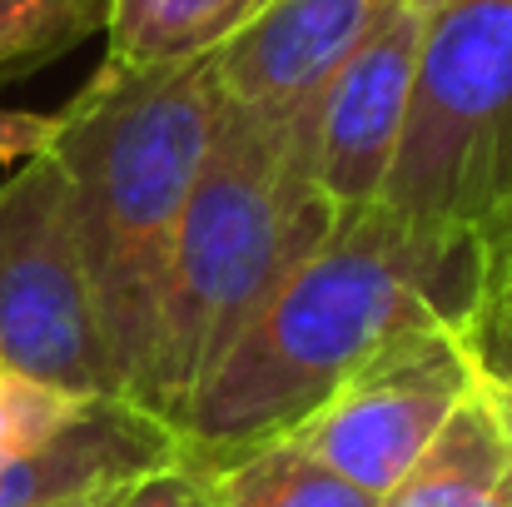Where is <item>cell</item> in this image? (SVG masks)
I'll list each match as a JSON object with an SVG mask.
<instances>
[{"label":"cell","mask_w":512,"mask_h":507,"mask_svg":"<svg viewBox=\"0 0 512 507\" xmlns=\"http://www.w3.org/2000/svg\"><path fill=\"white\" fill-rule=\"evenodd\" d=\"M110 507H214V483L204 468L184 463V458H170L140 478H130Z\"/></svg>","instance_id":"cell-16"},{"label":"cell","mask_w":512,"mask_h":507,"mask_svg":"<svg viewBox=\"0 0 512 507\" xmlns=\"http://www.w3.org/2000/svg\"><path fill=\"white\" fill-rule=\"evenodd\" d=\"M483 279V239L408 224L388 204L343 214L334 234L274 289L174 418L179 458L219 473L294 433L393 334L463 324Z\"/></svg>","instance_id":"cell-1"},{"label":"cell","mask_w":512,"mask_h":507,"mask_svg":"<svg viewBox=\"0 0 512 507\" xmlns=\"http://www.w3.org/2000/svg\"><path fill=\"white\" fill-rule=\"evenodd\" d=\"M463 343L478 373L498 383L512 403V229L498 239H483V279L463 319Z\"/></svg>","instance_id":"cell-15"},{"label":"cell","mask_w":512,"mask_h":507,"mask_svg":"<svg viewBox=\"0 0 512 507\" xmlns=\"http://www.w3.org/2000/svg\"><path fill=\"white\" fill-rule=\"evenodd\" d=\"M398 5L408 0H274L214 50L219 85L239 110L294 115Z\"/></svg>","instance_id":"cell-8"},{"label":"cell","mask_w":512,"mask_h":507,"mask_svg":"<svg viewBox=\"0 0 512 507\" xmlns=\"http://www.w3.org/2000/svg\"><path fill=\"white\" fill-rule=\"evenodd\" d=\"M224 110L214 55L150 65L105 55L90 85L55 115L50 160L65 174L110 388L125 403L145 368L179 219Z\"/></svg>","instance_id":"cell-2"},{"label":"cell","mask_w":512,"mask_h":507,"mask_svg":"<svg viewBox=\"0 0 512 507\" xmlns=\"http://www.w3.org/2000/svg\"><path fill=\"white\" fill-rule=\"evenodd\" d=\"M50 140H55V115L0 105V165H20V160L50 150Z\"/></svg>","instance_id":"cell-17"},{"label":"cell","mask_w":512,"mask_h":507,"mask_svg":"<svg viewBox=\"0 0 512 507\" xmlns=\"http://www.w3.org/2000/svg\"><path fill=\"white\" fill-rule=\"evenodd\" d=\"M473 373L463 324H413L378 343L294 428V438L339 478L383 498L453 418Z\"/></svg>","instance_id":"cell-6"},{"label":"cell","mask_w":512,"mask_h":507,"mask_svg":"<svg viewBox=\"0 0 512 507\" xmlns=\"http://www.w3.org/2000/svg\"><path fill=\"white\" fill-rule=\"evenodd\" d=\"M115 0H0V70L45 65L110 25Z\"/></svg>","instance_id":"cell-13"},{"label":"cell","mask_w":512,"mask_h":507,"mask_svg":"<svg viewBox=\"0 0 512 507\" xmlns=\"http://www.w3.org/2000/svg\"><path fill=\"white\" fill-rule=\"evenodd\" d=\"M418 40H423V10L398 5L309 100L314 169L339 214L373 209L383 199L408 125Z\"/></svg>","instance_id":"cell-7"},{"label":"cell","mask_w":512,"mask_h":507,"mask_svg":"<svg viewBox=\"0 0 512 507\" xmlns=\"http://www.w3.org/2000/svg\"><path fill=\"white\" fill-rule=\"evenodd\" d=\"M209 483L214 507H378L373 493L319 463L294 433L239 453L234 463L209 473Z\"/></svg>","instance_id":"cell-12"},{"label":"cell","mask_w":512,"mask_h":507,"mask_svg":"<svg viewBox=\"0 0 512 507\" xmlns=\"http://www.w3.org/2000/svg\"><path fill=\"white\" fill-rule=\"evenodd\" d=\"M95 403H105V398H80V393H65L30 373L0 368V468L60 443Z\"/></svg>","instance_id":"cell-14"},{"label":"cell","mask_w":512,"mask_h":507,"mask_svg":"<svg viewBox=\"0 0 512 507\" xmlns=\"http://www.w3.org/2000/svg\"><path fill=\"white\" fill-rule=\"evenodd\" d=\"M0 368L80 398H115L50 150L20 160L0 184Z\"/></svg>","instance_id":"cell-5"},{"label":"cell","mask_w":512,"mask_h":507,"mask_svg":"<svg viewBox=\"0 0 512 507\" xmlns=\"http://www.w3.org/2000/svg\"><path fill=\"white\" fill-rule=\"evenodd\" d=\"M274 0H115L110 10V50L115 60H189L214 55L249 20H259Z\"/></svg>","instance_id":"cell-11"},{"label":"cell","mask_w":512,"mask_h":507,"mask_svg":"<svg viewBox=\"0 0 512 507\" xmlns=\"http://www.w3.org/2000/svg\"><path fill=\"white\" fill-rule=\"evenodd\" d=\"M408 5H413V10H423V15H428V10H438V5H443V0H408Z\"/></svg>","instance_id":"cell-19"},{"label":"cell","mask_w":512,"mask_h":507,"mask_svg":"<svg viewBox=\"0 0 512 507\" xmlns=\"http://www.w3.org/2000/svg\"><path fill=\"white\" fill-rule=\"evenodd\" d=\"M423 229H512V0H443L423 15L408 125L383 199Z\"/></svg>","instance_id":"cell-4"},{"label":"cell","mask_w":512,"mask_h":507,"mask_svg":"<svg viewBox=\"0 0 512 507\" xmlns=\"http://www.w3.org/2000/svg\"><path fill=\"white\" fill-rule=\"evenodd\" d=\"M478 368V363H473ZM378 507H512V403L473 373V388Z\"/></svg>","instance_id":"cell-10"},{"label":"cell","mask_w":512,"mask_h":507,"mask_svg":"<svg viewBox=\"0 0 512 507\" xmlns=\"http://www.w3.org/2000/svg\"><path fill=\"white\" fill-rule=\"evenodd\" d=\"M115 493H120V488H115ZM115 493H100V498H75V503H55V507H110V498H115Z\"/></svg>","instance_id":"cell-18"},{"label":"cell","mask_w":512,"mask_h":507,"mask_svg":"<svg viewBox=\"0 0 512 507\" xmlns=\"http://www.w3.org/2000/svg\"><path fill=\"white\" fill-rule=\"evenodd\" d=\"M170 458H179V438L170 423L125 398H105L60 443L0 468V507H55L75 498H100Z\"/></svg>","instance_id":"cell-9"},{"label":"cell","mask_w":512,"mask_h":507,"mask_svg":"<svg viewBox=\"0 0 512 507\" xmlns=\"http://www.w3.org/2000/svg\"><path fill=\"white\" fill-rule=\"evenodd\" d=\"M339 219L314 169L309 105L294 115H254L229 100L179 219L170 279L130 403L174 428L204 373Z\"/></svg>","instance_id":"cell-3"}]
</instances>
